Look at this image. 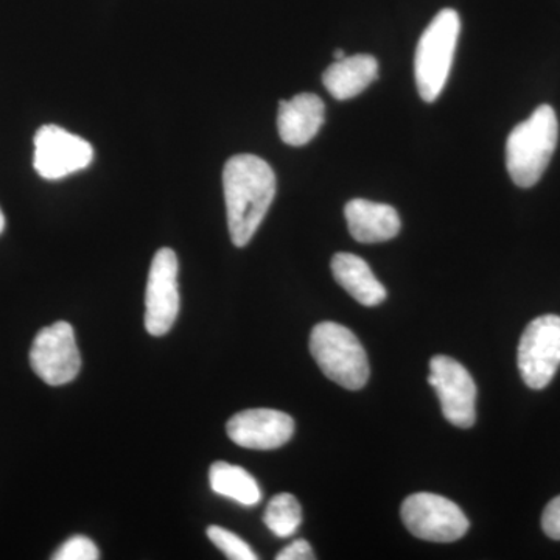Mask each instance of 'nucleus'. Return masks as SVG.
Segmentation results:
<instances>
[{
    "label": "nucleus",
    "mask_w": 560,
    "mask_h": 560,
    "mask_svg": "<svg viewBox=\"0 0 560 560\" xmlns=\"http://www.w3.org/2000/svg\"><path fill=\"white\" fill-rule=\"evenodd\" d=\"M223 189L231 241L243 248L259 230L275 200V172L259 156L237 154L224 165Z\"/></svg>",
    "instance_id": "f257e3e1"
},
{
    "label": "nucleus",
    "mask_w": 560,
    "mask_h": 560,
    "mask_svg": "<svg viewBox=\"0 0 560 560\" xmlns=\"http://www.w3.org/2000/svg\"><path fill=\"white\" fill-rule=\"evenodd\" d=\"M559 139V121L550 105H541L528 120L511 131L506 142V167L522 189L539 183L547 171Z\"/></svg>",
    "instance_id": "f03ea898"
},
{
    "label": "nucleus",
    "mask_w": 560,
    "mask_h": 560,
    "mask_svg": "<svg viewBox=\"0 0 560 560\" xmlns=\"http://www.w3.org/2000/svg\"><path fill=\"white\" fill-rule=\"evenodd\" d=\"M460 32L459 14L441 10L420 36L415 57L416 86L420 98L433 103L440 97L448 75Z\"/></svg>",
    "instance_id": "7ed1b4c3"
},
{
    "label": "nucleus",
    "mask_w": 560,
    "mask_h": 560,
    "mask_svg": "<svg viewBox=\"0 0 560 560\" xmlns=\"http://www.w3.org/2000/svg\"><path fill=\"white\" fill-rule=\"evenodd\" d=\"M311 352L331 382L359 390L370 381V361L359 338L341 324L320 323L311 335Z\"/></svg>",
    "instance_id": "20e7f679"
},
{
    "label": "nucleus",
    "mask_w": 560,
    "mask_h": 560,
    "mask_svg": "<svg viewBox=\"0 0 560 560\" xmlns=\"http://www.w3.org/2000/svg\"><path fill=\"white\" fill-rule=\"evenodd\" d=\"M400 514L412 536L440 544L459 540L470 526L458 504L436 493L419 492L408 497Z\"/></svg>",
    "instance_id": "39448f33"
},
{
    "label": "nucleus",
    "mask_w": 560,
    "mask_h": 560,
    "mask_svg": "<svg viewBox=\"0 0 560 560\" xmlns=\"http://www.w3.org/2000/svg\"><path fill=\"white\" fill-rule=\"evenodd\" d=\"M560 366V316L530 320L518 345V370L530 389L550 385Z\"/></svg>",
    "instance_id": "423d86ee"
},
{
    "label": "nucleus",
    "mask_w": 560,
    "mask_h": 560,
    "mask_svg": "<svg viewBox=\"0 0 560 560\" xmlns=\"http://www.w3.org/2000/svg\"><path fill=\"white\" fill-rule=\"evenodd\" d=\"M32 370L50 386H61L75 381L81 370V355L75 331L66 320L44 327L33 340Z\"/></svg>",
    "instance_id": "0eeeda50"
},
{
    "label": "nucleus",
    "mask_w": 560,
    "mask_h": 560,
    "mask_svg": "<svg viewBox=\"0 0 560 560\" xmlns=\"http://www.w3.org/2000/svg\"><path fill=\"white\" fill-rule=\"evenodd\" d=\"M94 149L88 140L58 125H44L35 135L33 165L44 179H62L90 167Z\"/></svg>",
    "instance_id": "6e6552de"
},
{
    "label": "nucleus",
    "mask_w": 560,
    "mask_h": 560,
    "mask_svg": "<svg viewBox=\"0 0 560 560\" xmlns=\"http://www.w3.org/2000/svg\"><path fill=\"white\" fill-rule=\"evenodd\" d=\"M179 313L178 257L162 248L151 261L145 293V329L162 337L172 329Z\"/></svg>",
    "instance_id": "1a4fd4ad"
},
{
    "label": "nucleus",
    "mask_w": 560,
    "mask_h": 560,
    "mask_svg": "<svg viewBox=\"0 0 560 560\" xmlns=\"http://www.w3.org/2000/svg\"><path fill=\"white\" fill-rule=\"evenodd\" d=\"M429 383L436 389L444 418L459 429H470L477 419V385L469 371L451 357L436 355L430 361Z\"/></svg>",
    "instance_id": "9d476101"
},
{
    "label": "nucleus",
    "mask_w": 560,
    "mask_h": 560,
    "mask_svg": "<svg viewBox=\"0 0 560 560\" xmlns=\"http://www.w3.org/2000/svg\"><path fill=\"white\" fill-rule=\"evenodd\" d=\"M226 430L230 440L241 447L275 451L293 438L294 420L282 411L254 408L232 416Z\"/></svg>",
    "instance_id": "9b49d317"
},
{
    "label": "nucleus",
    "mask_w": 560,
    "mask_h": 560,
    "mask_svg": "<svg viewBox=\"0 0 560 560\" xmlns=\"http://www.w3.org/2000/svg\"><path fill=\"white\" fill-rule=\"evenodd\" d=\"M326 106L318 95L302 92L279 105L278 130L280 139L291 147L307 145L324 125Z\"/></svg>",
    "instance_id": "f8f14e48"
},
{
    "label": "nucleus",
    "mask_w": 560,
    "mask_h": 560,
    "mask_svg": "<svg viewBox=\"0 0 560 560\" xmlns=\"http://www.w3.org/2000/svg\"><path fill=\"white\" fill-rule=\"evenodd\" d=\"M349 232L360 243L393 241L400 232V217L393 206L368 200L349 201L345 208Z\"/></svg>",
    "instance_id": "ddd939ff"
},
{
    "label": "nucleus",
    "mask_w": 560,
    "mask_h": 560,
    "mask_svg": "<svg viewBox=\"0 0 560 560\" xmlns=\"http://www.w3.org/2000/svg\"><path fill=\"white\" fill-rule=\"evenodd\" d=\"M378 77V61L372 55L359 54L335 61L323 75L331 97L345 102L357 97Z\"/></svg>",
    "instance_id": "4468645a"
},
{
    "label": "nucleus",
    "mask_w": 560,
    "mask_h": 560,
    "mask_svg": "<svg viewBox=\"0 0 560 560\" xmlns=\"http://www.w3.org/2000/svg\"><path fill=\"white\" fill-rule=\"evenodd\" d=\"M331 272L342 289L361 305L375 307L388 296L385 287L375 278L366 260L355 254H335L331 259Z\"/></svg>",
    "instance_id": "2eb2a0df"
},
{
    "label": "nucleus",
    "mask_w": 560,
    "mask_h": 560,
    "mask_svg": "<svg viewBox=\"0 0 560 560\" xmlns=\"http://www.w3.org/2000/svg\"><path fill=\"white\" fill-rule=\"evenodd\" d=\"M209 485L217 495L228 497L242 506H256L261 501V490L256 478L243 467L224 460L210 466Z\"/></svg>",
    "instance_id": "dca6fc26"
},
{
    "label": "nucleus",
    "mask_w": 560,
    "mask_h": 560,
    "mask_svg": "<svg viewBox=\"0 0 560 560\" xmlns=\"http://www.w3.org/2000/svg\"><path fill=\"white\" fill-rule=\"evenodd\" d=\"M265 525L279 539H287L300 529L302 510L300 501L291 493H279L268 503L264 514Z\"/></svg>",
    "instance_id": "f3484780"
},
{
    "label": "nucleus",
    "mask_w": 560,
    "mask_h": 560,
    "mask_svg": "<svg viewBox=\"0 0 560 560\" xmlns=\"http://www.w3.org/2000/svg\"><path fill=\"white\" fill-rule=\"evenodd\" d=\"M208 537L221 552L232 560H256V552L237 534L221 528V526H209Z\"/></svg>",
    "instance_id": "a211bd4d"
},
{
    "label": "nucleus",
    "mask_w": 560,
    "mask_h": 560,
    "mask_svg": "<svg viewBox=\"0 0 560 560\" xmlns=\"http://www.w3.org/2000/svg\"><path fill=\"white\" fill-rule=\"evenodd\" d=\"M54 560H97L101 559V551L97 545L84 536H73L58 548L51 556Z\"/></svg>",
    "instance_id": "6ab92c4d"
},
{
    "label": "nucleus",
    "mask_w": 560,
    "mask_h": 560,
    "mask_svg": "<svg viewBox=\"0 0 560 560\" xmlns=\"http://www.w3.org/2000/svg\"><path fill=\"white\" fill-rule=\"evenodd\" d=\"M541 528L552 540H560V495L556 497L545 508L541 515Z\"/></svg>",
    "instance_id": "aec40b11"
},
{
    "label": "nucleus",
    "mask_w": 560,
    "mask_h": 560,
    "mask_svg": "<svg viewBox=\"0 0 560 560\" xmlns=\"http://www.w3.org/2000/svg\"><path fill=\"white\" fill-rule=\"evenodd\" d=\"M278 560H313L315 559V555H313V550L311 545H308L307 540L300 539L291 541L289 547L283 548L282 551L276 556Z\"/></svg>",
    "instance_id": "412c9836"
},
{
    "label": "nucleus",
    "mask_w": 560,
    "mask_h": 560,
    "mask_svg": "<svg viewBox=\"0 0 560 560\" xmlns=\"http://www.w3.org/2000/svg\"><path fill=\"white\" fill-rule=\"evenodd\" d=\"M346 57H348V55H346L345 50H342V49H338V50L334 51L335 61L345 60Z\"/></svg>",
    "instance_id": "4be33fe9"
},
{
    "label": "nucleus",
    "mask_w": 560,
    "mask_h": 560,
    "mask_svg": "<svg viewBox=\"0 0 560 560\" xmlns=\"http://www.w3.org/2000/svg\"><path fill=\"white\" fill-rule=\"evenodd\" d=\"M5 230V215H3L2 209H0V234Z\"/></svg>",
    "instance_id": "5701e85b"
}]
</instances>
